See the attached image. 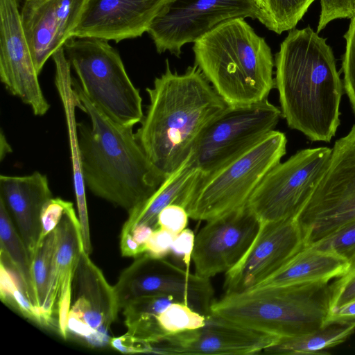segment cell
<instances>
[{
	"mask_svg": "<svg viewBox=\"0 0 355 355\" xmlns=\"http://www.w3.org/2000/svg\"><path fill=\"white\" fill-rule=\"evenodd\" d=\"M320 14L317 27L319 33L337 19H352L355 16V0H320Z\"/></svg>",
	"mask_w": 355,
	"mask_h": 355,
	"instance_id": "cell-33",
	"label": "cell"
},
{
	"mask_svg": "<svg viewBox=\"0 0 355 355\" xmlns=\"http://www.w3.org/2000/svg\"><path fill=\"white\" fill-rule=\"evenodd\" d=\"M71 294L67 339L92 349L110 346L111 327L120 309L116 295L114 286L84 249L73 275Z\"/></svg>",
	"mask_w": 355,
	"mask_h": 355,
	"instance_id": "cell-13",
	"label": "cell"
},
{
	"mask_svg": "<svg viewBox=\"0 0 355 355\" xmlns=\"http://www.w3.org/2000/svg\"><path fill=\"white\" fill-rule=\"evenodd\" d=\"M0 198L31 259L42 233L43 209L53 198L47 176L38 171L22 176L1 175Z\"/></svg>",
	"mask_w": 355,
	"mask_h": 355,
	"instance_id": "cell-21",
	"label": "cell"
},
{
	"mask_svg": "<svg viewBox=\"0 0 355 355\" xmlns=\"http://www.w3.org/2000/svg\"><path fill=\"white\" fill-rule=\"evenodd\" d=\"M193 51L195 65L230 106L262 102L275 88L271 49L243 18L218 25Z\"/></svg>",
	"mask_w": 355,
	"mask_h": 355,
	"instance_id": "cell-4",
	"label": "cell"
},
{
	"mask_svg": "<svg viewBox=\"0 0 355 355\" xmlns=\"http://www.w3.org/2000/svg\"><path fill=\"white\" fill-rule=\"evenodd\" d=\"M355 331V324H329L312 332L279 341L263 351L269 354H327V349L345 342Z\"/></svg>",
	"mask_w": 355,
	"mask_h": 355,
	"instance_id": "cell-26",
	"label": "cell"
},
{
	"mask_svg": "<svg viewBox=\"0 0 355 355\" xmlns=\"http://www.w3.org/2000/svg\"><path fill=\"white\" fill-rule=\"evenodd\" d=\"M22 28L18 0H0V78L6 89L35 116L50 108Z\"/></svg>",
	"mask_w": 355,
	"mask_h": 355,
	"instance_id": "cell-17",
	"label": "cell"
},
{
	"mask_svg": "<svg viewBox=\"0 0 355 355\" xmlns=\"http://www.w3.org/2000/svg\"><path fill=\"white\" fill-rule=\"evenodd\" d=\"M189 218V214L183 206L171 204L159 213L157 225L159 227L177 235L187 227Z\"/></svg>",
	"mask_w": 355,
	"mask_h": 355,
	"instance_id": "cell-35",
	"label": "cell"
},
{
	"mask_svg": "<svg viewBox=\"0 0 355 355\" xmlns=\"http://www.w3.org/2000/svg\"><path fill=\"white\" fill-rule=\"evenodd\" d=\"M166 0H87L72 37L119 42L147 32Z\"/></svg>",
	"mask_w": 355,
	"mask_h": 355,
	"instance_id": "cell-20",
	"label": "cell"
},
{
	"mask_svg": "<svg viewBox=\"0 0 355 355\" xmlns=\"http://www.w3.org/2000/svg\"><path fill=\"white\" fill-rule=\"evenodd\" d=\"M87 1H24L21 23L38 74L47 60L72 37Z\"/></svg>",
	"mask_w": 355,
	"mask_h": 355,
	"instance_id": "cell-18",
	"label": "cell"
},
{
	"mask_svg": "<svg viewBox=\"0 0 355 355\" xmlns=\"http://www.w3.org/2000/svg\"><path fill=\"white\" fill-rule=\"evenodd\" d=\"M315 0H260L264 26L277 34L296 26Z\"/></svg>",
	"mask_w": 355,
	"mask_h": 355,
	"instance_id": "cell-28",
	"label": "cell"
},
{
	"mask_svg": "<svg viewBox=\"0 0 355 355\" xmlns=\"http://www.w3.org/2000/svg\"><path fill=\"white\" fill-rule=\"evenodd\" d=\"M330 311L355 300V263L331 284Z\"/></svg>",
	"mask_w": 355,
	"mask_h": 355,
	"instance_id": "cell-34",
	"label": "cell"
},
{
	"mask_svg": "<svg viewBox=\"0 0 355 355\" xmlns=\"http://www.w3.org/2000/svg\"><path fill=\"white\" fill-rule=\"evenodd\" d=\"M349 267L346 260L333 252L306 246L251 289L329 282L345 274Z\"/></svg>",
	"mask_w": 355,
	"mask_h": 355,
	"instance_id": "cell-23",
	"label": "cell"
},
{
	"mask_svg": "<svg viewBox=\"0 0 355 355\" xmlns=\"http://www.w3.org/2000/svg\"><path fill=\"white\" fill-rule=\"evenodd\" d=\"M176 235L163 228L155 230L145 244V253L155 258H165L171 254Z\"/></svg>",
	"mask_w": 355,
	"mask_h": 355,
	"instance_id": "cell-38",
	"label": "cell"
},
{
	"mask_svg": "<svg viewBox=\"0 0 355 355\" xmlns=\"http://www.w3.org/2000/svg\"><path fill=\"white\" fill-rule=\"evenodd\" d=\"M331 152L326 146L302 149L270 169L247 205L261 223L296 218L324 172Z\"/></svg>",
	"mask_w": 355,
	"mask_h": 355,
	"instance_id": "cell-9",
	"label": "cell"
},
{
	"mask_svg": "<svg viewBox=\"0 0 355 355\" xmlns=\"http://www.w3.org/2000/svg\"><path fill=\"white\" fill-rule=\"evenodd\" d=\"M52 58L55 67V85L62 101L68 130L69 145L73 171V184L83 247L85 251L90 254L92 252V247L86 200V186L82 173L78 139V122H76L75 116L76 107L82 110L83 105L72 87L71 67L66 57L64 47L60 48L54 53Z\"/></svg>",
	"mask_w": 355,
	"mask_h": 355,
	"instance_id": "cell-22",
	"label": "cell"
},
{
	"mask_svg": "<svg viewBox=\"0 0 355 355\" xmlns=\"http://www.w3.org/2000/svg\"><path fill=\"white\" fill-rule=\"evenodd\" d=\"M309 246L333 252L346 260L350 266L355 263V220Z\"/></svg>",
	"mask_w": 355,
	"mask_h": 355,
	"instance_id": "cell-31",
	"label": "cell"
},
{
	"mask_svg": "<svg viewBox=\"0 0 355 355\" xmlns=\"http://www.w3.org/2000/svg\"><path fill=\"white\" fill-rule=\"evenodd\" d=\"M64 49L85 94L101 111L122 125L133 127L141 122L144 113L139 90L108 41L71 37Z\"/></svg>",
	"mask_w": 355,
	"mask_h": 355,
	"instance_id": "cell-7",
	"label": "cell"
},
{
	"mask_svg": "<svg viewBox=\"0 0 355 355\" xmlns=\"http://www.w3.org/2000/svg\"><path fill=\"white\" fill-rule=\"evenodd\" d=\"M149 103L135 132L154 167L165 178L191 155L205 128L228 105L196 65L165 71L146 88Z\"/></svg>",
	"mask_w": 355,
	"mask_h": 355,
	"instance_id": "cell-2",
	"label": "cell"
},
{
	"mask_svg": "<svg viewBox=\"0 0 355 355\" xmlns=\"http://www.w3.org/2000/svg\"><path fill=\"white\" fill-rule=\"evenodd\" d=\"M281 116L280 108L268 99L247 105H228L202 131L191 159L201 173H208L275 130Z\"/></svg>",
	"mask_w": 355,
	"mask_h": 355,
	"instance_id": "cell-11",
	"label": "cell"
},
{
	"mask_svg": "<svg viewBox=\"0 0 355 355\" xmlns=\"http://www.w3.org/2000/svg\"><path fill=\"white\" fill-rule=\"evenodd\" d=\"M260 227L261 222L248 205L207 221L196 236L191 259L195 273L209 279L227 272L245 254Z\"/></svg>",
	"mask_w": 355,
	"mask_h": 355,
	"instance_id": "cell-14",
	"label": "cell"
},
{
	"mask_svg": "<svg viewBox=\"0 0 355 355\" xmlns=\"http://www.w3.org/2000/svg\"><path fill=\"white\" fill-rule=\"evenodd\" d=\"M0 297L1 301L27 319L42 325L41 318L29 300L15 270L0 261Z\"/></svg>",
	"mask_w": 355,
	"mask_h": 355,
	"instance_id": "cell-29",
	"label": "cell"
},
{
	"mask_svg": "<svg viewBox=\"0 0 355 355\" xmlns=\"http://www.w3.org/2000/svg\"><path fill=\"white\" fill-rule=\"evenodd\" d=\"M295 220L304 247L355 220V124L334 143L324 172Z\"/></svg>",
	"mask_w": 355,
	"mask_h": 355,
	"instance_id": "cell-8",
	"label": "cell"
},
{
	"mask_svg": "<svg viewBox=\"0 0 355 355\" xmlns=\"http://www.w3.org/2000/svg\"><path fill=\"white\" fill-rule=\"evenodd\" d=\"M70 202L60 198H51L46 202L42 213V233L40 240L55 230Z\"/></svg>",
	"mask_w": 355,
	"mask_h": 355,
	"instance_id": "cell-36",
	"label": "cell"
},
{
	"mask_svg": "<svg viewBox=\"0 0 355 355\" xmlns=\"http://www.w3.org/2000/svg\"><path fill=\"white\" fill-rule=\"evenodd\" d=\"M72 87L90 123L78 122L85 186L96 196L129 213L148 199L165 180L139 144L133 127L105 115L72 77Z\"/></svg>",
	"mask_w": 355,
	"mask_h": 355,
	"instance_id": "cell-3",
	"label": "cell"
},
{
	"mask_svg": "<svg viewBox=\"0 0 355 355\" xmlns=\"http://www.w3.org/2000/svg\"><path fill=\"white\" fill-rule=\"evenodd\" d=\"M257 3V4L259 5V6L260 7V4H261V2H260V0H255ZM261 8V7H260Z\"/></svg>",
	"mask_w": 355,
	"mask_h": 355,
	"instance_id": "cell-41",
	"label": "cell"
},
{
	"mask_svg": "<svg viewBox=\"0 0 355 355\" xmlns=\"http://www.w3.org/2000/svg\"><path fill=\"white\" fill-rule=\"evenodd\" d=\"M344 37L346 46L342 62L343 81L345 92L355 114V16L351 19Z\"/></svg>",
	"mask_w": 355,
	"mask_h": 355,
	"instance_id": "cell-32",
	"label": "cell"
},
{
	"mask_svg": "<svg viewBox=\"0 0 355 355\" xmlns=\"http://www.w3.org/2000/svg\"><path fill=\"white\" fill-rule=\"evenodd\" d=\"M329 282L225 293L211 314L263 332L291 338L315 331L330 312Z\"/></svg>",
	"mask_w": 355,
	"mask_h": 355,
	"instance_id": "cell-5",
	"label": "cell"
},
{
	"mask_svg": "<svg viewBox=\"0 0 355 355\" xmlns=\"http://www.w3.org/2000/svg\"><path fill=\"white\" fill-rule=\"evenodd\" d=\"M161 329L168 335L196 329L206 323V316L189 305L174 302L156 317Z\"/></svg>",
	"mask_w": 355,
	"mask_h": 355,
	"instance_id": "cell-30",
	"label": "cell"
},
{
	"mask_svg": "<svg viewBox=\"0 0 355 355\" xmlns=\"http://www.w3.org/2000/svg\"><path fill=\"white\" fill-rule=\"evenodd\" d=\"M250 17L264 24L255 0H166L147 33L159 53L180 57L182 47L195 42L218 25Z\"/></svg>",
	"mask_w": 355,
	"mask_h": 355,
	"instance_id": "cell-10",
	"label": "cell"
},
{
	"mask_svg": "<svg viewBox=\"0 0 355 355\" xmlns=\"http://www.w3.org/2000/svg\"><path fill=\"white\" fill-rule=\"evenodd\" d=\"M55 248V230L40 240L31 258L33 287L36 307L42 320V326H44L42 311L51 275Z\"/></svg>",
	"mask_w": 355,
	"mask_h": 355,
	"instance_id": "cell-27",
	"label": "cell"
},
{
	"mask_svg": "<svg viewBox=\"0 0 355 355\" xmlns=\"http://www.w3.org/2000/svg\"><path fill=\"white\" fill-rule=\"evenodd\" d=\"M334 324H355V300L329 313L324 326Z\"/></svg>",
	"mask_w": 355,
	"mask_h": 355,
	"instance_id": "cell-39",
	"label": "cell"
},
{
	"mask_svg": "<svg viewBox=\"0 0 355 355\" xmlns=\"http://www.w3.org/2000/svg\"><path fill=\"white\" fill-rule=\"evenodd\" d=\"M286 144L285 134L273 130L215 169L200 173L185 205L189 218L209 221L245 207L264 176L281 162Z\"/></svg>",
	"mask_w": 355,
	"mask_h": 355,
	"instance_id": "cell-6",
	"label": "cell"
},
{
	"mask_svg": "<svg viewBox=\"0 0 355 355\" xmlns=\"http://www.w3.org/2000/svg\"><path fill=\"white\" fill-rule=\"evenodd\" d=\"M282 116L312 141L329 142L340 125L343 81L327 40L310 26L291 30L275 59Z\"/></svg>",
	"mask_w": 355,
	"mask_h": 355,
	"instance_id": "cell-1",
	"label": "cell"
},
{
	"mask_svg": "<svg viewBox=\"0 0 355 355\" xmlns=\"http://www.w3.org/2000/svg\"><path fill=\"white\" fill-rule=\"evenodd\" d=\"M200 171L194 165L191 155L173 173L167 176L156 191L144 202L128 213L121 232L137 226L157 229V218L161 211L171 204L185 208L190 192Z\"/></svg>",
	"mask_w": 355,
	"mask_h": 355,
	"instance_id": "cell-24",
	"label": "cell"
},
{
	"mask_svg": "<svg viewBox=\"0 0 355 355\" xmlns=\"http://www.w3.org/2000/svg\"><path fill=\"white\" fill-rule=\"evenodd\" d=\"M114 286L119 309L145 295H166L207 316L211 314L214 291L209 279L192 273L165 258L146 253L135 258Z\"/></svg>",
	"mask_w": 355,
	"mask_h": 355,
	"instance_id": "cell-12",
	"label": "cell"
},
{
	"mask_svg": "<svg viewBox=\"0 0 355 355\" xmlns=\"http://www.w3.org/2000/svg\"><path fill=\"white\" fill-rule=\"evenodd\" d=\"M282 337L255 330L220 316H206L198 329L168 335L150 346L148 353L162 354H256L277 344Z\"/></svg>",
	"mask_w": 355,
	"mask_h": 355,
	"instance_id": "cell-15",
	"label": "cell"
},
{
	"mask_svg": "<svg viewBox=\"0 0 355 355\" xmlns=\"http://www.w3.org/2000/svg\"><path fill=\"white\" fill-rule=\"evenodd\" d=\"M0 246V261L12 268L18 274L29 300L37 311L32 282L31 256L1 198Z\"/></svg>",
	"mask_w": 355,
	"mask_h": 355,
	"instance_id": "cell-25",
	"label": "cell"
},
{
	"mask_svg": "<svg viewBox=\"0 0 355 355\" xmlns=\"http://www.w3.org/2000/svg\"><path fill=\"white\" fill-rule=\"evenodd\" d=\"M196 236L193 232L185 228L177 234L174 239L171 254L180 261L184 268L190 270L191 261L195 245Z\"/></svg>",
	"mask_w": 355,
	"mask_h": 355,
	"instance_id": "cell-37",
	"label": "cell"
},
{
	"mask_svg": "<svg viewBox=\"0 0 355 355\" xmlns=\"http://www.w3.org/2000/svg\"><path fill=\"white\" fill-rule=\"evenodd\" d=\"M12 152V148L9 145L6 137L3 135V131L1 132L0 135V158L2 160L4 157Z\"/></svg>",
	"mask_w": 355,
	"mask_h": 355,
	"instance_id": "cell-40",
	"label": "cell"
},
{
	"mask_svg": "<svg viewBox=\"0 0 355 355\" xmlns=\"http://www.w3.org/2000/svg\"><path fill=\"white\" fill-rule=\"evenodd\" d=\"M304 247L295 218L261 223L253 243L239 261L225 272V293L248 291L282 268Z\"/></svg>",
	"mask_w": 355,
	"mask_h": 355,
	"instance_id": "cell-16",
	"label": "cell"
},
{
	"mask_svg": "<svg viewBox=\"0 0 355 355\" xmlns=\"http://www.w3.org/2000/svg\"><path fill=\"white\" fill-rule=\"evenodd\" d=\"M55 230V248L42 318L44 327L55 323L60 336L67 339L72 281L84 249L78 216L71 202Z\"/></svg>",
	"mask_w": 355,
	"mask_h": 355,
	"instance_id": "cell-19",
	"label": "cell"
}]
</instances>
